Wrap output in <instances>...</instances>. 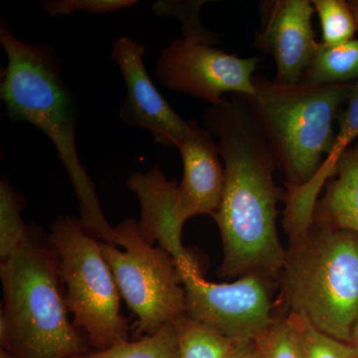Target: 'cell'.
<instances>
[{"label":"cell","instance_id":"6da1fadb","mask_svg":"<svg viewBox=\"0 0 358 358\" xmlns=\"http://www.w3.org/2000/svg\"><path fill=\"white\" fill-rule=\"evenodd\" d=\"M202 122L217 138L225 169L222 199L212 216L223 242L219 273L223 277L256 275L275 281L284 270L286 251L275 224L280 194L270 143L238 95L209 106Z\"/></svg>","mask_w":358,"mask_h":358},{"label":"cell","instance_id":"7a4b0ae2","mask_svg":"<svg viewBox=\"0 0 358 358\" xmlns=\"http://www.w3.org/2000/svg\"><path fill=\"white\" fill-rule=\"evenodd\" d=\"M0 44L7 56L0 82L7 119L27 122L52 141L74 188L85 231L117 246V232L103 215L95 185L78 155L76 101L66 83L60 59L48 45L18 39L4 20Z\"/></svg>","mask_w":358,"mask_h":358},{"label":"cell","instance_id":"3957f363","mask_svg":"<svg viewBox=\"0 0 358 358\" xmlns=\"http://www.w3.org/2000/svg\"><path fill=\"white\" fill-rule=\"evenodd\" d=\"M0 338L15 358H74L86 345L68 319L62 279L50 236L29 226L24 243L1 261Z\"/></svg>","mask_w":358,"mask_h":358},{"label":"cell","instance_id":"277c9868","mask_svg":"<svg viewBox=\"0 0 358 358\" xmlns=\"http://www.w3.org/2000/svg\"><path fill=\"white\" fill-rule=\"evenodd\" d=\"M254 86L253 95L238 96L267 138L288 190L307 185L333 148L334 122L353 83L282 84L255 76Z\"/></svg>","mask_w":358,"mask_h":358},{"label":"cell","instance_id":"5b68a950","mask_svg":"<svg viewBox=\"0 0 358 358\" xmlns=\"http://www.w3.org/2000/svg\"><path fill=\"white\" fill-rule=\"evenodd\" d=\"M289 315L350 343L358 324V235L313 221L292 240L282 273Z\"/></svg>","mask_w":358,"mask_h":358},{"label":"cell","instance_id":"8992f818","mask_svg":"<svg viewBox=\"0 0 358 358\" xmlns=\"http://www.w3.org/2000/svg\"><path fill=\"white\" fill-rule=\"evenodd\" d=\"M49 236L58 254L66 306L74 326L86 331L98 350L127 341L128 320L120 312L121 294L100 242L85 231L80 218L71 215L55 219Z\"/></svg>","mask_w":358,"mask_h":358},{"label":"cell","instance_id":"52a82bcc","mask_svg":"<svg viewBox=\"0 0 358 358\" xmlns=\"http://www.w3.org/2000/svg\"><path fill=\"white\" fill-rule=\"evenodd\" d=\"M115 229L124 251L100 242L101 251L120 294L138 317L136 334L150 336L186 315L182 280L173 256L148 243L138 221L126 219Z\"/></svg>","mask_w":358,"mask_h":358},{"label":"cell","instance_id":"ba28073f","mask_svg":"<svg viewBox=\"0 0 358 358\" xmlns=\"http://www.w3.org/2000/svg\"><path fill=\"white\" fill-rule=\"evenodd\" d=\"M178 271L186 315L233 343L256 341L278 320L272 313V280L250 275L230 284H215L202 277L199 264Z\"/></svg>","mask_w":358,"mask_h":358},{"label":"cell","instance_id":"9c48e42d","mask_svg":"<svg viewBox=\"0 0 358 358\" xmlns=\"http://www.w3.org/2000/svg\"><path fill=\"white\" fill-rule=\"evenodd\" d=\"M259 61L182 38L162 51L155 75L166 88L216 106L222 103L226 94L255 93L254 74Z\"/></svg>","mask_w":358,"mask_h":358},{"label":"cell","instance_id":"30bf717a","mask_svg":"<svg viewBox=\"0 0 358 358\" xmlns=\"http://www.w3.org/2000/svg\"><path fill=\"white\" fill-rule=\"evenodd\" d=\"M145 52V45L129 37H119L113 43L110 57L126 84L120 119L128 126L148 129L160 145L178 148L189 131V121L173 109L150 79L143 64Z\"/></svg>","mask_w":358,"mask_h":358},{"label":"cell","instance_id":"8fae6325","mask_svg":"<svg viewBox=\"0 0 358 358\" xmlns=\"http://www.w3.org/2000/svg\"><path fill=\"white\" fill-rule=\"evenodd\" d=\"M259 9L261 29L252 46L274 59L275 81L301 83L317 45L312 24V1L265 0Z\"/></svg>","mask_w":358,"mask_h":358},{"label":"cell","instance_id":"7c38bea8","mask_svg":"<svg viewBox=\"0 0 358 358\" xmlns=\"http://www.w3.org/2000/svg\"><path fill=\"white\" fill-rule=\"evenodd\" d=\"M183 162V178L176 193V218L178 225L197 215L213 216L225 186V169L217 143L208 129L190 120L189 131L178 145Z\"/></svg>","mask_w":358,"mask_h":358},{"label":"cell","instance_id":"4fadbf2b","mask_svg":"<svg viewBox=\"0 0 358 358\" xmlns=\"http://www.w3.org/2000/svg\"><path fill=\"white\" fill-rule=\"evenodd\" d=\"M127 185L140 200L138 228L148 243L159 242L160 248L173 256L178 267L196 263L181 242L182 227L178 225L174 212L178 183L167 179L155 166L148 173L131 174Z\"/></svg>","mask_w":358,"mask_h":358},{"label":"cell","instance_id":"5bb4252c","mask_svg":"<svg viewBox=\"0 0 358 358\" xmlns=\"http://www.w3.org/2000/svg\"><path fill=\"white\" fill-rule=\"evenodd\" d=\"M346 103L348 106L338 117V131H336L333 148L322 162L320 171L307 185L298 189L288 190L287 193L286 209L294 217H313L322 186L334 176L338 160L358 140V81L353 83Z\"/></svg>","mask_w":358,"mask_h":358},{"label":"cell","instance_id":"9a60e30c","mask_svg":"<svg viewBox=\"0 0 358 358\" xmlns=\"http://www.w3.org/2000/svg\"><path fill=\"white\" fill-rule=\"evenodd\" d=\"M334 176L315 205L313 221L358 235V143L338 160Z\"/></svg>","mask_w":358,"mask_h":358},{"label":"cell","instance_id":"2e32d148","mask_svg":"<svg viewBox=\"0 0 358 358\" xmlns=\"http://www.w3.org/2000/svg\"><path fill=\"white\" fill-rule=\"evenodd\" d=\"M358 81V39L345 43H317L301 83L327 86Z\"/></svg>","mask_w":358,"mask_h":358},{"label":"cell","instance_id":"e0dca14e","mask_svg":"<svg viewBox=\"0 0 358 358\" xmlns=\"http://www.w3.org/2000/svg\"><path fill=\"white\" fill-rule=\"evenodd\" d=\"M74 358H180L178 320L167 322L159 331L140 341H124L107 350Z\"/></svg>","mask_w":358,"mask_h":358},{"label":"cell","instance_id":"ac0fdd59","mask_svg":"<svg viewBox=\"0 0 358 358\" xmlns=\"http://www.w3.org/2000/svg\"><path fill=\"white\" fill-rule=\"evenodd\" d=\"M25 201L6 178L0 181V259L6 260L24 243L29 227L23 222Z\"/></svg>","mask_w":358,"mask_h":358},{"label":"cell","instance_id":"d6986e66","mask_svg":"<svg viewBox=\"0 0 358 358\" xmlns=\"http://www.w3.org/2000/svg\"><path fill=\"white\" fill-rule=\"evenodd\" d=\"M180 358H224L234 343L183 315L178 320Z\"/></svg>","mask_w":358,"mask_h":358},{"label":"cell","instance_id":"ffe728a7","mask_svg":"<svg viewBox=\"0 0 358 358\" xmlns=\"http://www.w3.org/2000/svg\"><path fill=\"white\" fill-rule=\"evenodd\" d=\"M319 15L322 43L336 45L355 39L358 22L350 4L345 0H313Z\"/></svg>","mask_w":358,"mask_h":358},{"label":"cell","instance_id":"44dd1931","mask_svg":"<svg viewBox=\"0 0 358 358\" xmlns=\"http://www.w3.org/2000/svg\"><path fill=\"white\" fill-rule=\"evenodd\" d=\"M289 315L293 317L296 327L300 358H357L352 343L327 336L303 317Z\"/></svg>","mask_w":358,"mask_h":358},{"label":"cell","instance_id":"7402d4cb","mask_svg":"<svg viewBox=\"0 0 358 358\" xmlns=\"http://www.w3.org/2000/svg\"><path fill=\"white\" fill-rule=\"evenodd\" d=\"M207 1H159L154 4L157 15H173L182 21L185 38L214 46L219 42L218 35L207 31L199 18L200 7Z\"/></svg>","mask_w":358,"mask_h":358},{"label":"cell","instance_id":"603a6c76","mask_svg":"<svg viewBox=\"0 0 358 358\" xmlns=\"http://www.w3.org/2000/svg\"><path fill=\"white\" fill-rule=\"evenodd\" d=\"M260 358H300L293 317L278 319L256 341Z\"/></svg>","mask_w":358,"mask_h":358},{"label":"cell","instance_id":"cb8c5ba5","mask_svg":"<svg viewBox=\"0 0 358 358\" xmlns=\"http://www.w3.org/2000/svg\"><path fill=\"white\" fill-rule=\"evenodd\" d=\"M138 3L136 0H47L42 6L50 17H59L78 13H112Z\"/></svg>","mask_w":358,"mask_h":358},{"label":"cell","instance_id":"d4e9b609","mask_svg":"<svg viewBox=\"0 0 358 358\" xmlns=\"http://www.w3.org/2000/svg\"><path fill=\"white\" fill-rule=\"evenodd\" d=\"M224 358H260L256 341H237Z\"/></svg>","mask_w":358,"mask_h":358},{"label":"cell","instance_id":"484cf974","mask_svg":"<svg viewBox=\"0 0 358 358\" xmlns=\"http://www.w3.org/2000/svg\"><path fill=\"white\" fill-rule=\"evenodd\" d=\"M350 4V8L352 9L353 13H355V18H357L358 22V0H350L348 1Z\"/></svg>","mask_w":358,"mask_h":358},{"label":"cell","instance_id":"4316f807","mask_svg":"<svg viewBox=\"0 0 358 358\" xmlns=\"http://www.w3.org/2000/svg\"><path fill=\"white\" fill-rule=\"evenodd\" d=\"M352 343L353 348H355V350L358 352V324L357 327H355V333H353V336L352 339Z\"/></svg>","mask_w":358,"mask_h":358},{"label":"cell","instance_id":"83f0119b","mask_svg":"<svg viewBox=\"0 0 358 358\" xmlns=\"http://www.w3.org/2000/svg\"><path fill=\"white\" fill-rule=\"evenodd\" d=\"M0 358H15L11 353L7 352V350H1L0 352Z\"/></svg>","mask_w":358,"mask_h":358},{"label":"cell","instance_id":"f1b7e54d","mask_svg":"<svg viewBox=\"0 0 358 358\" xmlns=\"http://www.w3.org/2000/svg\"><path fill=\"white\" fill-rule=\"evenodd\" d=\"M355 352H357V358H358V352H357V350H355Z\"/></svg>","mask_w":358,"mask_h":358}]
</instances>
